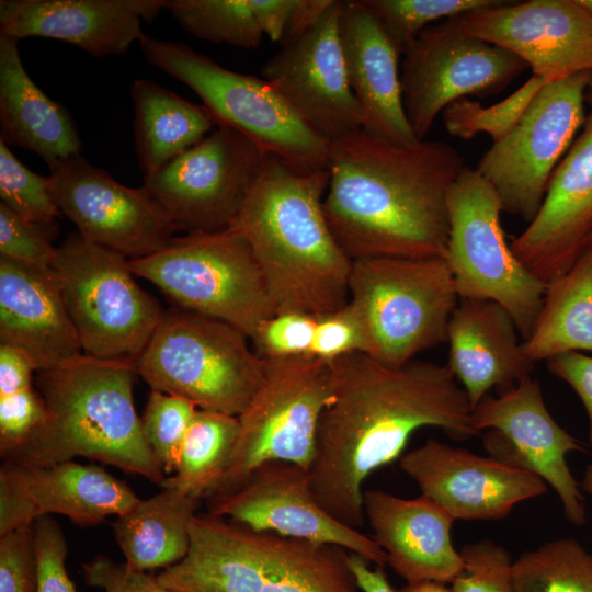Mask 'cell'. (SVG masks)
Here are the masks:
<instances>
[{
	"label": "cell",
	"instance_id": "cell-1",
	"mask_svg": "<svg viewBox=\"0 0 592 592\" xmlns=\"http://www.w3.org/2000/svg\"><path fill=\"white\" fill-rule=\"evenodd\" d=\"M329 365L332 397L319 419L309 486L331 516L358 530L364 481L400 458L413 432L435 426L457 440L479 433L447 365L414 358L392 367L361 352Z\"/></svg>",
	"mask_w": 592,
	"mask_h": 592
},
{
	"label": "cell",
	"instance_id": "cell-2",
	"mask_svg": "<svg viewBox=\"0 0 592 592\" xmlns=\"http://www.w3.org/2000/svg\"><path fill=\"white\" fill-rule=\"evenodd\" d=\"M466 167L451 145L398 146L363 129L331 143L322 207L337 242L363 258H446L447 195Z\"/></svg>",
	"mask_w": 592,
	"mask_h": 592
},
{
	"label": "cell",
	"instance_id": "cell-3",
	"mask_svg": "<svg viewBox=\"0 0 592 592\" xmlns=\"http://www.w3.org/2000/svg\"><path fill=\"white\" fill-rule=\"evenodd\" d=\"M328 184V170L297 172L267 156L228 228L250 246L276 314L319 317L349 303L352 260L325 216Z\"/></svg>",
	"mask_w": 592,
	"mask_h": 592
},
{
	"label": "cell",
	"instance_id": "cell-4",
	"mask_svg": "<svg viewBox=\"0 0 592 592\" xmlns=\"http://www.w3.org/2000/svg\"><path fill=\"white\" fill-rule=\"evenodd\" d=\"M134 360L81 354L36 372L47 418L2 462L42 467L86 457L162 486L167 476L147 445L134 400Z\"/></svg>",
	"mask_w": 592,
	"mask_h": 592
},
{
	"label": "cell",
	"instance_id": "cell-5",
	"mask_svg": "<svg viewBox=\"0 0 592 592\" xmlns=\"http://www.w3.org/2000/svg\"><path fill=\"white\" fill-rule=\"evenodd\" d=\"M186 556L157 579L174 592H360L350 553L195 514Z\"/></svg>",
	"mask_w": 592,
	"mask_h": 592
},
{
	"label": "cell",
	"instance_id": "cell-6",
	"mask_svg": "<svg viewBox=\"0 0 592 592\" xmlns=\"http://www.w3.org/2000/svg\"><path fill=\"white\" fill-rule=\"evenodd\" d=\"M147 61L190 87L216 125L230 126L297 172L328 170L331 143L309 128L263 78L224 68L191 47L143 34Z\"/></svg>",
	"mask_w": 592,
	"mask_h": 592
},
{
	"label": "cell",
	"instance_id": "cell-7",
	"mask_svg": "<svg viewBox=\"0 0 592 592\" xmlns=\"http://www.w3.org/2000/svg\"><path fill=\"white\" fill-rule=\"evenodd\" d=\"M247 339L224 321L170 310L162 314L136 369L151 390L238 417L261 386L266 366Z\"/></svg>",
	"mask_w": 592,
	"mask_h": 592
},
{
	"label": "cell",
	"instance_id": "cell-8",
	"mask_svg": "<svg viewBox=\"0 0 592 592\" xmlns=\"http://www.w3.org/2000/svg\"><path fill=\"white\" fill-rule=\"evenodd\" d=\"M349 295L368 337V355L392 367L447 342L459 301L443 258L353 260Z\"/></svg>",
	"mask_w": 592,
	"mask_h": 592
},
{
	"label": "cell",
	"instance_id": "cell-9",
	"mask_svg": "<svg viewBox=\"0 0 592 592\" xmlns=\"http://www.w3.org/2000/svg\"><path fill=\"white\" fill-rule=\"evenodd\" d=\"M129 266L184 310L229 323L250 340L276 315L250 246L231 229L174 237Z\"/></svg>",
	"mask_w": 592,
	"mask_h": 592
},
{
	"label": "cell",
	"instance_id": "cell-10",
	"mask_svg": "<svg viewBox=\"0 0 592 592\" xmlns=\"http://www.w3.org/2000/svg\"><path fill=\"white\" fill-rule=\"evenodd\" d=\"M52 266L83 354L136 361L163 312L135 281L129 259L75 232Z\"/></svg>",
	"mask_w": 592,
	"mask_h": 592
},
{
	"label": "cell",
	"instance_id": "cell-11",
	"mask_svg": "<svg viewBox=\"0 0 592 592\" xmlns=\"http://www.w3.org/2000/svg\"><path fill=\"white\" fill-rule=\"evenodd\" d=\"M447 209L445 260L459 299L500 304L525 340L542 307L546 285L524 267L508 244L497 193L476 169L466 166L449 187Z\"/></svg>",
	"mask_w": 592,
	"mask_h": 592
},
{
	"label": "cell",
	"instance_id": "cell-12",
	"mask_svg": "<svg viewBox=\"0 0 592 592\" xmlns=\"http://www.w3.org/2000/svg\"><path fill=\"white\" fill-rule=\"evenodd\" d=\"M265 362L263 382L238 415L236 445L210 498L234 490L269 462L310 467L319 419L332 397L330 365L308 355Z\"/></svg>",
	"mask_w": 592,
	"mask_h": 592
},
{
	"label": "cell",
	"instance_id": "cell-13",
	"mask_svg": "<svg viewBox=\"0 0 592 592\" xmlns=\"http://www.w3.org/2000/svg\"><path fill=\"white\" fill-rule=\"evenodd\" d=\"M592 71L546 83L513 128L492 144L476 168L493 187L502 212L527 224L539 210L551 177L585 118Z\"/></svg>",
	"mask_w": 592,
	"mask_h": 592
},
{
	"label": "cell",
	"instance_id": "cell-14",
	"mask_svg": "<svg viewBox=\"0 0 592 592\" xmlns=\"http://www.w3.org/2000/svg\"><path fill=\"white\" fill-rule=\"evenodd\" d=\"M237 129L216 125L196 145L145 175L144 185L177 230L228 229L267 158Z\"/></svg>",
	"mask_w": 592,
	"mask_h": 592
},
{
	"label": "cell",
	"instance_id": "cell-15",
	"mask_svg": "<svg viewBox=\"0 0 592 592\" xmlns=\"http://www.w3.org/2000/svg\"><path fill=\"white\" fill-rule=\"evenodd\" d=\"M401 56L403 106L419 140L447 105L494 94L528 67L512 52L464 33L451 19L424 29Z\"/></svg>",
	"mask_w": 592,
	"mask_h": 592
},
{
	"label": "cell",
	"instance_id": "cell-16",
	"mask_svg": "<svg viewBox=\"0 0 592 592\" xmlns=\"http://www.w3.org/2000/svg\"><path fill=\"white\" fill-rule=\"evenodd\" d=\"M48 168L53 200L84 239L134 260L162 250L174 238V224L145 187L121 184L80 155Z\"/></svg>",
	"mask_w": 592,
	"mask_h": 592
},
{
	"label": "cell",
	"instance_id": "cell-17",
	"mask_svg": "<svg viewBox=\"0 0 592 592\" xmlns=\"http://www.w3.org/2000/svg\"><path fill=\"white\" fill-rule=\"evenodd\" d=\"M471 422L478 433L490 430L485 436L489 453L537 474L557 493L566 517L585 524L584 497L566 460L567 453L582 447L549 413L537 379L527 376L499 397L486 395L474 407Z\"/></svg>",
	"mask_w": 592,
	"mask_h": 592
},
{
	"label": "cell",
	"instance_id": "cell-18",
	"mask_svg": "<svg viewBox=\"0 0 592 592\" xmlns=\"http://www.w3.org/2000/svg\"><path fill=\"white\" fill-rule=\"evenodd\" d=\"M209 513L255 531L334 545L378 567L386 555L376 542L331 516L314 497L308 470L289 462L255 468L234 490L210 498Z\"/></svg>",
	"mask_w": 592,
	"mask_h": 592
},
{
	"label": "cell",
	"instance_id": "cell-19",
	"mask_svg": "<svg viewBox=\"0 0 592 592\" xmlns=\"http://www.w3.org/2000/svg\"><path fill=\"white\" fill-rule=\"evenodd\" d=\"M341 1L297 39L283 45L261 76L315 133L332 143L363 128L362 107L350 88L339 36Z\"/></svg>",
	"mask_w": 592,
	"mask_h": 592
},
{
	"label": "cell",
	"instance_id": "cell-20",
	"mask_svg": "<svg viewBox=\"0 0 592 592\" xmlns=\"http://www.w3.org/2000/svg\"><path fill=\"white\" fill-rule=\"evenodd\" d=\"M451 20L512 52L547 83L592 71V15L578 0L506 1Z\"/></svg>",
	"mask_w": 592,
	"mask_h": 592
},
{
	"label": "cell",
	"instance_id": "cell-21",
	"mask_svg": "<svg viewBox=\"0 0 592 592\" xmlns=\"http://www.w3.org/2000/svg\"><path fill=\"white\" fill-rule=\"evenodd\" d=\"M399 466L415 481L421 494L454 520H501L515 504L548 489L530 469L434 439L402 454Z\"/></svg>",
	"mask_w": 592,
	"mask_h": 592
},
{
	"label": "cell",
	"instance_id": "cell-22",
	"mask_svg": "<svg viewBox=\"0 0 592 592\" xmlns=\"http://www.w3.org/2000/svg\"><path fill=\"white\" fill-rule=\"evenodd\" d=\"M140 498L123 480L98 465L72 460L42 467L2 462L0 467V536L31 526L50 514L95 526L128 511Z\"/></svg>",
	"mask_w": 592,
	"mask_h": 592
},
{
	"label": "cell",
	"instance_id": "cell-23",
	"mask_svg": "<svg viewBox=\"0 0 592 592\" xmlns=\"http://www.w3.org/2000/svg\"><path fill=\"white\" fill-rule=\"evenodd\" d=\"M585 104L582 129L556 168L539 210L510 243L545 285L571 267L592 230V78Z\"/></svg>",
	"mask_w": 592,
	"mask_h": 592
},
{
	"label": "cell",
	"instance_id": "cell-24",
	"mask_svg": "<svg viewBox=\"0 0 592 592\" xmlns=\"http://www.w3.org/2000/svg\"><path fill=\"white\" fill-rule=\"evenodd\" d=\"M167 0H1L0 34L70 43L94 57L119 55L143 36Z\"/></svg>",
	"mask_w": 592,
	"mask_h": 592
},
{
	"label": "cell",
	"instance_id": "cell-25",
	"mask_svg": "<svg viewBox=\"0 0 592 592\" xmlns=\"http://www.w3.org/2000/svg\"><path fill=\"white\" fill-rule=\"evenodd\" d=\"M0 343L25 353L36 372L83 354L53 266L0 255Z\"/></svg>",
	"mask_w": 592,
	"mask_h": 592
},
{
	"label": "cell",
	"instance_id": "cell-26",
	"mask_svg": "<svg viewBox=\"0 0 592 592\" xmlns=\"http://www.w3.org/2000/svg\"><path fill=\"white\" fill-rule=\"evenodd\" d=\"M339 36L348 81L364 115L362 129L398 146L421 141L403 106L401 52L362 0L341 1Z\"/></svg>",
	"mask_w": 592,
	"mask_h": 592
},
{
	"label": "cell",
	"instance_id": "cell-27",
	"mask_svg": "<svg viewBox=\"0 0 592 592\" xmlns=\"http://www.w3.org/2000/svg\"><path fill=\"white\" fill-rule=\"evenodd\" d=\"M363 511L386 565L407 583H449L462 571L463 558L451 538L455 520L431 499L364 490Z\"/></svg>",
	"mask_w": 592,
	"mask_h": 592
},
{
	"label": "cell",
	"instance_id": "cell-28",
	"mask_svg": "<svg viewBox=\"0 0 592 592\" xmlns=\"http://www.w3.org/2000/svg\"><path fill=\"white\" fill-rule=\"evenodd\" d=\"M511 314L500 304L462 298L447 330V366L475 406L493 387L504 390L531 376L534 362L525 354Z\"/></svg>",
	"mask_w": 592,
	"mask_h": 592
},
{
	"label": "cell",
	"instance_id": "cell-29",
	"mask_svg": "<svg viewBox=\"0 0 592 592\" xmlns=\"http://www.w3.org/2000/svg\"><path fill=\"white\" fill-rule=\"evenodd\" d=\"M18 39L0 34V139L39 156L47 166L80 155L75 121L49 99L22 64Z\"/></svg>",
	"mask_w": 592,
	"mask_h": 592
},
{
	"label": "cell",
	"instance_id": "cell-30",
	"mask_svg": "<svg viewBox=\"0 0 592 592\" xmlns=\"http://www.w3.org/2000/svg\"><path fill=\"white\" fill-rule=\"evenodd\" d=\"M201 502L181 489L162 487L116 516L114 537L125 562L144 572L180 562L189 551L190 525Z\"/></svg>",
	"mask_w": 592,
	"mask_h": 592
},
{
	"label": "cell",
	"instance_id": "cell-31",
	"mask_svg": "<svg viewBox=\"0 0 592 592\" xmlns=\"http://www.w3.org/2000/svg\"><path fill=\"white\" fill-rule=\"evenodd\" d=\"M130 94L135 150L145 175L160 170L216 126L204 105L191 103L153 81L135 80Z\"/></svg>",
	"mask_w": 592,
	"mask_h": 592
},
{
	"label": "cell",
	"instance_id": "cell-32",
	"mask_svg": "<svg viewBox=\"0 0 592 592\" xmlns=\"http://www.w3.org/2000/svg\"><path fill=\"white\" fill-rule=\"evenodd\" d=\"M522 346L534 363L571 351L592 352V253L582 251L567 272L546 285Z\"/></svg>",
	"mask_w": 592,
	"mask_h": 592
},
{
	"label": "cell",
	"instance_id": "cell-33",
	"mask_svg": "<svg viewBox=\"0 0 592 592\" xmlns=\"http://www.w3.org/2000/svg\"><path fill=\"white\" fill-rule=\"evenodd\" d=\"M239 433L235 415L197 409L187 429L178 470L162 487L210 498L221 480Z\"/></svg>",
	"mask_w": 592,
	"mask_h": 592
},
{
	"label": "cell",
	"instance_id": "cell-34",
	"mask_svg": "<svg viewBox=\"0 0 592 592\" xmlns=\"http://www.w3.org/2000/svg\"><path fill=\"white\" fill-rule=\"evenodd\" d=\"M516 592H592V555L573 538H558L513 561Z\"/></svg>",
	"mask_w": 592,
	"mask_h": 592
},
{
	"label": "cell",
	"instance_id": "cell-35",
	"mask_svg": "<svg viewBox=\"0 0 592 592\" xmlns=\"http://www.w3.org/2000/svg\"><path fill=\"white\" fill-rule=\"evenodd\" d=\"M167 9L187 33L212 43L257 48L263 32L251 0H171Z\"/></svg>",
	"mask_w": 592,
	"mask_h": 592
},
{
	"label": "cell",
	"instance_id": "cell-36",
	"mask_svg": "<svg viewBox=\"0 0 592 592\" xmlns=\"http://www.w3.org/2000/svg\"><path fill=\"white\" fill-rule=\"evenodd\" d=\"M546 83L544 79L532 75L516 91L490 106L468 98L459 99L442 112L445 129L451 136L464 140L486 133L492 144H497L513 130Z\"/></svg>",
	"mask_w": 592,
	"mask_h": 592
},
{
	"label": "cell",
	"instance_id": "cell-37",
	"mask_svg": "<svg viewBox=\"0 0 592 592\" xmlns=\"http://www.w3.org/2000/svg\"><path fill=\"white\" fill-rule=\"evenodd\" d=\"M402 52L433 22L501 5V0H362Z\"/></svg>",
	"mask_w": 592,
	"mask_h": 592
},
{
	"label": "cell",
	"instance_id": "cell-38",
	"mask_svg": "<svg viewBox=\"0 0 592 592\" xmlns=\"http://www.w3.org/2000/svg\"><path fill=\"white\" fill-rule=\"evenodd\" d=\"M197 409L192 401L175 395L158 390L149 394L140 418L141 431L166 476L178 470L183 442Z\"/></svg>",
	"mask_w": 592,
	"mask_h": 592
},
{
	"label": "cell",
	"instance_id": "cell-39",
	"mask_svg": "<svg viewBox=\"0 0 592 592\" xmlns=\"http://www.w3.org/2000/svg\"><path fill=\"white\" fill-rule=\"evenodd\" d=\"M1 203L48 234L61 213L49 192L47 177L27 169L0 139Z\"/></svg>",
	"mask_w": 592,
	"mask_h": 592
},
{
	"label": "cell",
	"instance_id": "cell-40",
	"mask_svg": "<svg viewBox=\"0 0 592 592\" xmlns=\"http://www.w3.org/2000/svg\"><path fill=\"white\" fill-rule=\"evenodd\" d=\"M462 571L449 582L452 592H516L513 561L501 545L483 539L459 550Z\"/></svg>",
	"mask_w": 592,
	"mask_h": 592
},
{
	"label": "cell",
	"instance_id": "cell-41",
	"mask_svg": "<svg viewBox=\"0 0 592 592\" xmlns=\"http://www.w3.org/2000/svg\"><path fill=\"white\" fill-rule=\"evenodd\" d=\"M317 317L301 312H281L266 320L251 340L255 353L264 358L310 354Z\"/></svg>",
	"mask_w": 592,
	"mask_h": 592
},
{
	"label": "cell",
	"instance_id": "cell-42",
	"mask_svg": "<svg viewBox=\"0 0 592 592\" xmlns=\"http://www.w3.org/2000/svg\"><path fill=\"white\" fill-rule=\"evenodd\" d=\"M354 352L369 354V341L365 327L350 301L333 312L317 317L309 356L329 363Z\"/></svg>",
	"mask_w": 592,
	"mask_h": 592
},
{
	"label": "cell",
	"instance_id": "cell-43",
	"mask_svg": "<svg viewBox=\"0 0 592 592\" xmlns=\"http://www.w3.org/2000/svg\"><path fill=\"white\" fill-rule=\"evenodd\" d=\"M47 408L33 386L0 397V455L7 457L24 445L45 423Z\"/></svg>",
	"mask_w": 592,
	"mask_h": 592
},
{
	"label": "cell",
	"instance_id": "cell-44",
	"mask_svg": "<svg viewBox=\"0 0 592 592\" xmlns=\"http://www.w3.org/2000/svg\"><path fill=\"white\" fill-rule=\"evenodd\" d=\"M36 592H77L66 569L67 542L58 523L42 516L33 523Z\"/></svg>",
	"mask_w": 592,
	"mask_h": 592
},
{
	"label": "cell",
	"instance_id": "cell-45",
	"mask_svg": "<svg viewBox=\"0 0 592 592\" xmlns=\"http://www.w3.org/2000/svg\"><path fill=\"white\" fill-rule=\"evenodd\" d=\"M57 254L49 234L0 203V255L52 266Z\"/></svg>",
	"mask_w": 592,
	"mask_h": 592
},
{
	"label": "cell",
	"instance_id": "cell-46",
	"mask_svg": "<svg viewBox=\"0 0 592 592\" xmlns=\"http://www.w3.org/2000/svg\"><path fill=\"white\" fill-rule=\"evenodd\" d=\"M33 525L0 536V592H36Z\"/></svg>",
	"mask_w": 592,
	"mask_h": 592
},
{
	"label": "cell",
	"instance_id": "cell-47",
	"mask_svg": "<svg viewBox=\"0 0 592 592\" xmlns=\"http://www.w3.org/2000/svg\"><path fill=\"white\" fill-rule=\"evenodd\" d=\"M84 582L104 592H174L162 584L157 576L130 568L126 562H115L99 555L82 565Z\"/></svg>",
	"mask_w": 592,
	"mask_h": 592
},
{
	"label": "cell",
	"instance_id": "cell-48",
	"mask_svg": "<svg viewBox=\"0 0 592 592\" xmlns=\"http://www.w3.org/2000/svg\"><path fill=\"white\" fill-rule=\"evenodd\" d=\"M550 374L566 382L579 396L589 419L588 439L592 447V356L571 351L546 361Z\"/></svg>",
	"mask_w": 592,
	"mask_h": 592
},
{
	"label": "cell",
	"instance_id": "cell-49",
	"mask_svg": "<svg viewBox=\"0 0 592 592\" xmlns=\"http://www.w3.org/2000/svg\"><path fill=\"white\" fill-rule=\"evenodd\" d=\"M34 364L16 348L0 343V397H5L32 385Z\"/></svg>",
	"mask_w": 592,
	"mask_h": 592
},
{
	"label": "cell",
	"instance_id": "cell-50",
	"mask_svg": "<svg viewBox=\"0 0 592 592\" xmlns=\"http://www.w3.org/2000/svg\"><path fill=\"white\" fill-rule=\"evenodd\" d=\"M298 0H251L252 9L263 32L273 42L284 38Z\"/></svg>",
	"mask_w": 592,
	"mask_h": 592
},
{
	"label": "cell",
	"instance_id": "cell-51",
	"mask_svg": "<svg viewBox=\"0 0 592 592\" xmlns=\"http://www.w3.org/2000/svg\"><path fill=\"white\" fill-rule=\"evenodd\" d=\"M333 0H298L282 44L291 43L314 27Z\"/></svg>",
	"mask_w": 592,
	"mask_h": 592
},
{
	"label": "cell",
	"instance_id": "cell-52",
	"mask_svg": "<svg viewBox=\"0 0 592 592\" xmlns=\"http://www.w3.org/2000/svg\"><path fill=\"white\" fill-rule=\"evenodd\" d=\"M349 565L356 583L362 592H397L384 571L383 567H369V562L356 554L350 553Z\"/></svg>",
	"mask_w": 592,
	"mask_h": 592
},
{
	"label": "cell",
	"instance_id": "cell-53",
	"mask_svg": "<svg viewBox=\"0 0 592 592\" xmlns=\"http://www.w3.org/2000/svg\"><path fill=\"white\" fill-rule=\"evenodd\" d=\"M397 592H452L449 587L446 583L426 581V582H417V583H407L402 588L398 589Z\"/></svg>",
	"mask_w": 592,
	"mask_h": 592
},
{
	"label": "cell",
	"instance_id": "cell-54",
	"mask_svg": "<svg viewBox=\"0 0 592 592\" xmlns=\"http://www.w3.org/2000/svg\"><path fill=\"white\" fill-rule=\"evenodd\" d=\"M581 487L592 497V464L588 465L584 470Z\"/></svg>",
	"mask_w": 592,
	"mask_h": 592
},
{
	"label": "cell",
	"instance_id": "cell-55",
	"mask_svg": "<svg viewBox=\"0 0 592 592\" xmlns=\"http://www.w3.org/2000/svg\"><path fill=\"white\" fill-rule=\"evenodd\" d=\"M578 1L592 15V0H578Z\"/></svg>",
	"mask_w": 592,
	"mask_h": 592
},
{
	"label": "cell",
	"instance_id": "cell-56",
	"mask_svg": "<svg viewBox=\"0 0 592 592\" xmlns=\"http://www.w3.org/2000/svg\"><path fill=\"white\" fill-rule=\"evenodd\" d=\"M584 248H585L587 251L592 253V230H591V232L589 234V236H588V238L585 240Z\"/></svg>",
	"mask_w": 592,
	"mask_h": 592
}]
</instances>
